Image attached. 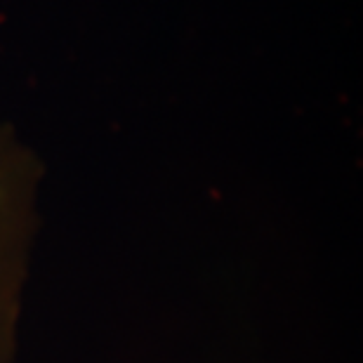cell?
I'll return each instance as SVG.
<instances>
[{
  "instance_id": "6da1fadb",
  "label": "cell",
  "mask_w": 363,
  "mask_h": 363,
  "mask_svg": "<svg viewBox=\"0 0 363 363\" xmlns=\"http://www.w3.org/2000/svg\"><path fill=\"white\" fill-rule=\"evenodd\" d=\"M33 238V177L14 151L0 147V363L17 354Z\"/></svg>"
}]
</instances>
